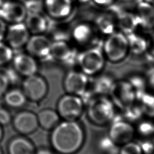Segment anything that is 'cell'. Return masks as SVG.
I'll list each match as a JSON object with an SVG mask.
<instances>
[{"instance_id": "52a82bcc", "label": "cell", "mask_w": 154, "mask_h": 154, "mask_svg": "<svg viewBox=\"0 0 154 154\" xmlns=\"http://www.w3.org/2000/svg\"><path fill=\"white\" fill-rule=\"evenodd\" d=\"M108 96L115 107L123 110L136 102L137 94L127 79L114 81Z\"/></svg>"}, {"instance_id": "3957f363", "label": "cell", "mask_w": 154, "mask_h": 154, "mask_svg": "<svg viewBox=\"0 0 154 154\" xmlns=\"http://www.w3.org/2000/svg\"><path fill=\"white\" fill-rule=\"evenodd\" d=\"M106 59L99 45L84 49L76 57L78 70L88 76H94L103 70Z\"/></svg>"}, {"instance_id": "1f68e13d", "label": "cell", "mask_w": 154, "mask_h": 154, "mask_svg": "<svg viewBox=\"0 0 154 154\" xmlns=\"http://www.w3.org/2000/svg\"><path fill=\"white\" fill-rule=\"evenodd\" d=\"M13 58L12 49L7 45L0 42V66L10 63Z\"/></svg>"}, {"instance_id": "ac0fdd59", "label": "cell", "mask_w": 154, "mask_h": 154, "mask_svg": "<svg viewBox=\"0 0 154 154\" xmlns=\"http://www.w3.org/2000/svg\"><path fill=\"white\" fill-rule=\"evenodd\" d=\"M134 12L138 19L140 27L147 30L154 29V5L153 4L140 0L136 5Z\"/></svg>"}, {"instance_id": "5bb4252c", "label": "cell", "mask_w": 154, "mask_h": 154, "mask_svg": "<svg viewBox=\"0 0 154 154\" xmlns=\"http://www.w3.org/2000/svg\"><path fill=\"white\" fill-rule=\"evenodd\" d=\"M29 31L22 22L13 23L7 29L5 38L11 49H19L25 46L29 37Z\"/></svg>"}, {"instance_id": "ab89813d", "label": "cell", "mask_w": 154, "mask_h": 154, "mask_svg": "<svg viewBox=\"0 0 154 154\" xmlns=\"http://www.w3.org/2000/svg\"><path fill=\"white\" fill-rule=\"evenodd\" d=\"M34 154H54V153L52 150L48 148L42 147L35 150Z\"/></svg>"}, {"instance_id": "83f0119b", "label": "cell", "mask_w": 154, "mask_h": 154, "mask_svg": "<svg viewBox=\"0 0 154 154\" xmlns=\"http://www.w3.org/2000/svg\"><path fill=\"white\" fill-rule=\"evenodd\" d=\"M152 120L142 118L134 126L135 136L140 137L142 141L154 135V121Z\"/></svg>"}, {"instance_id": "8992f818", "label": "cell", "mask_w": 154, "mask_h": 154, "mask_svg": "<svg viewBox=\"0 0 154 154\" xmlns=\"http://www.w3.org/2000/svg\"><path fill=\"white\" fill-rule=\"evenodd\" d=\"M99 35L94 23L86 21L77 23L70 32L73 42L82 49L99 45Z\"/></svg>"}, {"instance_id": "f35d334b", "label": "cell", "mask_w": 154, "mask_h": 154, "mask_svg": "<svg viewBox=\"0 0 154 154\" xmlns=\"http://www.w3.org/2000/svg\"><path fill=\"white\" fill-rule=\"evenodd\" d=\"M7 31L6 25L4 20L0 17V42H2L3 38L5 36Z\"/></svg>"}, {"instance_id": "7c38bea8", "label": "cell", "mask_w": 154, "mask_h": 154, "mask_svg": "<svg viewBox=\"0 0 154 154\" xmlns=\"http://www.w3.org/2000/svg\"><path fill=\"white\" fill-rule=\"evenodd\" d=\"M27 13L26 7L22 3L16 1L4 2L0 7L1 18L12 23L22 22Z\"/></svg>"}, {"instance_id": "ba28073f", "label": "cell", "mask_w": 154, "mask_h": 154, "mask_svg": "<svg viewBox=\"0 0 154 154\" xmlns=\"http://www.w3.org/2000/svg\"><path fill=\"white\" fill-rule=\"evenodd\" d=\"M109 124L108 137L119 147L132 141L135 137L134 125L122 117L116 119L115 116Z\"/></svg>"}, {"instance_id": "7bdbcfd3", "label": "cell", "mask_w": 154, "mask_h": 154, "mask_svg": "<svg viewBox=\"0 0 154 154\" xmlns=\"http://www.w3.org/2000/svg\"><path fill=\"white\" fill-rule=\"evenodd\" d=\"M78 1H79V2H85L88 1L89 0H78Z\"/></svg>"}, {"instance_id": "30bf717a", "label": "cell", "mask_w": 154, "mask_h": 154, "mask_svg": "<svg viewBox=\"0 0 154 154\" xmlns=\"http://www.w3.org/2000/svg\"><path fill=\"white\" fill-rule=\"evenodd\" d=\"M90 78L79 70H72L65 75L63 88L66 93L82 97L87 92Z\"/></svg>"}, {"instance_id": "277c9868", "label": "cell", "mask_w": 154, "mask_h": 154, "mask_svg": "<svg viewBox=\"0 0 154 154\" xmlns=\"http://www.w3.org/2000/svg\"><path fill=\"white\" fill-rule=\"evenodd\" d=\"M106 60L112 63L123 61L129 54L127 36L119 30L106 35L102 46Z\"/></svg>"}, {"instance_id": "9a60e30c", "label": "cell", "mask_w": 154, "mask_h": 154, "mask_svg": "<svg viewBox=\"0 0 154 154\" xmlns=\"http://www.w3.org/2000/svg\"><path fill=\"white\" fill-rule=\"evenodd\" d=\"M52 42L45 35L34 34L29 38L25 46L28 53L32 57L37 58H46L50 57V51Z\"/></svg>"}, {"instance_id": "ee69618b", "label": "cell", "mask_w": 154, "mask_h": 154, "mask_svg": "<svg viewBox=\"0 0 154 154\" xmlns=\"http://www.w3.org/2000/svg\"><path fill=\"white\" fill-rule=\"evenodd\" d=\"M3 2H4V0H0V7L3 4Z\"/></svg>"}, {"instance_id": "6da1fadb", "label": "cell", "mask_w": 154, "mask_h": 154, "mask_svg": "<svg viewBox=\"0 0 154 154\" xmlns=\"http://www.w3.org/2000/svg\"><path fill=\"white\" fill-rule=\"evenodd\" d=\"M51 131L50 143L58 154H75L84 144V129L78 120H63Z\"/></svg>"}, {"instance_id": "f546056e", "label": "cell", "mask_w": 154, "mask_h": 154, "mask_svg": "<svg viewBox=\"0 0 154 154\" xmlns=\"http://www.w3.org/2000/svg\"><path fill=\"white\" fill-rule=\"evenodd\" d=\"M134 88L137 95L147 90L145 76L140 75H132L126 79Z\"/></svg>"}, {"instance_id": "603a6c76", "label": "cell", "mask_w": 154, "mask_h": 154, "mask_svg": "<svg viewBox=\"0 0 154 154\" xmlns=\"http://www.w3.org/2000/svg\"><path fill=\"white\" fill-rule=\"evenodd\" d=\"M25 20V24L29 32L34 34H41L47 29L48 22L46 19L37 11L28 12Z\"/></svg>"}, {"instance_id": "484cf974", "label": "cell", "mask_w": 154, "mask_h": 154, "mask_svg": "<svg viewBox=\"0 0 154 154\" xmlns=\"http://www.w3.org/2000/svg\"><path fill=\"white\" fill-rule=\"evenodd\" d=\"M136 103L143 117L154 119V93L146 90L137 94Z\"/></svg>"}, {"instance_id": "60d3db41", "label": "cell", "mask_w": 154, "mask_h": 154, "mask_svg": "<svg viewBox=\"0 0 154 154\" xmlns=\"http://www.w3.org/2000/svg\"><path fill=\"white\" fill-rule=\"evenodd\" d=\"M4 137V131L2 129V126L0 125V142L2 141Z\"/></svg>"}, {"instance_id": "8fae6325", "label": "cell", "mask_w": 154, "mask_h": 154, "mask_svg": "<svg viewBox=\"0 0 154 154\" xmlns=\"http://www.w3.org/2000/svg\"><path fill=\"white\" fill-rule=\"evenodd\" d=\"M11 121L15 131L22 135L32 134L39 126L37 115L28 110L18 112Z\"/></svg>"}, {"instance_id": "7a4b0ae2", "label": "cell", "mask_w": 154, "mask_h": 154, "mask_svg": "<svg viewBox=\"0 0 154 154\" xmlns=\"http://www.w3.org/2000/svg\"><path fill=\"white\" fill-rule=\"evenodd\" d=\"M115 108L108 95H92L85 102L87 118L97 126L109 124L116 116Z\"/></svg>"}, {"instance_id": "d590c367", "label": "cell", "mask_w": 154, "mask_h": 154, "mask_svg": "<svg viewBox=\"0 0 154 154\" xmlns=\"http://www.w3.org/2000/svg\"><path fill=\"white\" fill-rule=\"evenodd\" d=\"M145 79L147 90L154 93V69L146 75Z\"/></svg>"}, {"instance_id": "e0dca14e", "label": "cell", "mask_w": 154, "mask_h": 154, "mask_svg": "<svg viewBox=\"0 0 154 154\" xmlns=\"http://www.w3.org/2000/svg\"><path fill=\"white\" fill-rule=\"evenodd\" d=\"M75 57V51L72 45L66 40H56L52 42L50 57L54 60L60 63H67L71 62Z\"/></svg>"}, {"instance_id": "f1b7e54d", "label": "cell", "mask_w": 154, "mask_h": 154, "mask_svg": "<svg viewBox=\"0 0 154 154\" xmlns=\"http://www.w3.org/2000/svg\"><path fill=\"white\" fill-rule=\"evenodd\" d=\"M122 111H123V116L122 117L132 124L138 122L144 117L136 102L133 105Z\"/></svg>"}, {"instance_id": "bcb514c9", "label": "cell", "mask_w": 154, "mask_h": 154, "mask_svg": "<svg viewBox=\"0 0 154 154\" xmlns=\"http://www.w3.org/2000/svg\"><path fill=\"white\" fill-rule=\"evenodd\" d=\"M31 1H34V0H31Z\"/></svg>"}, {"instance_id": "44dd1931", "label": "cell", "mask_w": 154, "mask_h": 154, "mask_svg": "<svg viewBox=\"0 0 154 154\" xmlns=\"http://www.w3.org/2000/svg\"><path fill=\"white\" fill-rule=\"evenodd\" d=\"M35 151L32 142L23 135L13 138L7 146L8 154H34Z\"/></svg>"}, {"instance_id": "4316f807", "label": "cell", "mask_w": 154, "mask_h": 154, "mask_svg": "<svg viewBox=\"0 0 154 154\" xmlns=\"http://www.w3.org/2000/svg\"><path fill=\"white\" fill-rule=\"evenodd\" d=\"M3 96L5 103L11 108H22L27 101L22 90L17 88L8 90Z\"/></svg>"}, {"instance_id": "4dcf8cb0", "label": "cell", "mask_w": 154, "mask_h": 154, "mask_svg": "<svg viewBox=\"0 0 154 154\" xmlns=\"http://www.w3.org/2000/svg\"><path fill=\"white\" fill-rule=\"evenodd\" d=\"M119 154H143L140 144L133 140L120 146Z\"/></svg>"}, {"instance_id": "5b68a950", "label": "cell", "mask_w": 154, "mask_h": 154, "mask_svg": "<svg viewBox=\"0 0 154 154\" xmlns=\"http://www.w3.org/2000/svg\"><path fill=\"white\" fill-rule=\"evenodd\" d=\"M85 110V103L82 97L66 93L57 103V111L64 120H78Z\"/></svg>"}, {"instance_id": "7402d4cb", "label": "cell", "mask_w": 154, "mask_h": 154, "mask_svg": "<svg viewBox=\"0 0 154 154\" xmlns=\"http://www.w3.org/2000/svg\"><path fill=\"white\" fill-rule=\"evenodd\" d=\"M100 34L108 35L117 30L116 13L110 12L99 14L93 22Z\"/></svg>"}, {"instance_id": "e575fe53", "label": "cell", "mask_w": 154, "mask_h": 154, "mask_svg": "<svg viewBox=\"0 0 154 154\" xmlns=\"http://www.w3.org/2000/svg\"><path fill=\"white\" fill-rule=\"evenodd\" d=\"M9 80L4 72H0V97L2 96L8 90Z\"/></svg>"}, {"instance_id": "cb8c5ba5", "label": "cell", "mask_w": 154, "mask_h": 154, "mask_svg": "<svg viewBox=\"0 0 154 154\" xmlns=\"http://www.w3.org/2000/svg\"><path fill=\"white\" fill-rule=\"evenodd\" d=\"M129 44V53L134 55H142L147 52L149 37L136 31L126 35Z\"/></svg>"}, {"instance_id": "74e56055", "label": "cell", "mask_w": 154, "mask_h": 154, "mask_svg": "<svg viewBox=\"0 0 154 154\" xmlns=\"http://www.w3.org/2000/svg\"><path fill=\"white\" fill-rule=\"evenodd\" d=\"M147 52L154 58V32L149 37V46Z\"/></svg>"}, {"instance_id": "f6af8a7d", "label": "cell", "mask_w": 154, "mask_h": 154, "mask_svg": "<svg viewBox=\"0 0 154 154\" xmlns=\"http://www.w3.org/2000/svg\"><path fill=\"white\" fill-rule=\"evenodd\" d=\"M0 154H4L3 152H2V150L1 149V148L0 147Z\"/></svg>"}, {"instance_id": "d4e9b609", "label": "cell", "mask_w": 154, "mask_h": 154, "mask_svg": "<svg viewBox=\"0 0 154 154\" xmlns=\"http://www.w3.org/2000/svg\"><path fill=\"white\" fill-rule=\"evenodd\" d=\"M37 115L38 126L45 130L54 129L60 122V117L57 111L51 108L40 110Z\"/></svg>"}, {"instance_id": "ffe728a7", "label": "cell", "mask_w": 154, "mask_h": 154, "mask_svg": "<svg viewBox=\"0 0 154 154\" xmlns=\"http://www.w3.org/2000/svg\"><path fill=\"white\" fill-rule=\"evenodd\" d=\"M92 77V80L89 81L87 90H91L90 96L98 94L108 96L110 89L114 82L112 77L107 75H100V73Z\"/></svg>"}, {"instance_id": "d6a6232c", "label": "cell", "mask_w": 154, "mask_h": 154, "mask_svg": "<svg viewBox=\"0 0 154 154\" xmlns=\"http://www.w3.org/2000/svg\"><path fill=\"white\" fill-rule=\"evenodd\" d=\"M140 146L143 154H154V135L143 140Z\"/></svg>"}, {"instance_id": "836d02e7", "label": "cell", "mask_w": 154, "mask_h": 154, "mask_svg": "<svg viewBox=\"0 0 154 154\" xmlns=\"http://www.w3.org/2000/svg\"><path fill=\"white\" fill-rule=\"evenodd\" d=\"M12 120L10 112L5 108L0 106V125L6 126Z\"/></svg>"}, {"instance_id": "9c48e42d", "label": "cell", "mask_w": 154, "mask_h": 154, "mask_svg": "<svg viewBox=\"0 0 154 154\" xmlns=\"http://www.w3.org/2000/svg\"><path fill=\"white\" fill-rule=\"evenodd\" d=\"M22 90L27 100L38 102L47 95L48 84L43 76L36 73L25 78L22 82Z\"/></svg>"}, {"instance_id": "4fadbf2b", "label": "cell", "mask_w": 154, "mask_h": 154, "mask_svg": "<svg viewBox=\"0 0 154 154\" xmlns=\"http://www.w3.org/2000/svg\"><path fill=\"white\" fill-rule=\"evenodd\" d=\"M45 8L52 18L62 20L69 17L74 9V0H45Z\"/></svg>"}, {"instance_id": "d6986e66", "label": "cell", "mask_w": 154, "mask_h": 154, "mask_svg": "<svg viewBox=\"0 0 154 154\" xmlns=\"http://www.w3.org/2000/svg\"><path fill=\"white\" fill-rule=\"evenodd\" d=\"M117 28L126 35L137 31L140 27L139 21L135 12L121 11L116 14Z\"/></svg>"}, {"instance_id": "2e32d148", "label": "cell", "mask_w": 154, "mask_h": 154, "mask_svg": "<svg viewBox=\"0 0 154 154\" xmlns=\"http://www.w3.org/2000/svg\"><path fill=\"white\" fill-rule=\"evenodd\" d=\"M12 60L13 69L19 76L25 78L37 73L38 68L37 61L29 54H19Z\"/></svg>"}, {"instance_id": "b9f144b4", "label": "cell", "mask_w": 154, "mask_h": 154, "mask_svg": "<svg viewBox=\"0 0 154 154\" xmlns=\"http://www.w3.org/2000/svg\"><path fill=\"white\" fill-rule=\"evenodd\" d=\"M143 1H144L146 2H149V3H151V4H154V0H143Z\"/></svg>"}, {"instance_id": "8d00e7d4", "label": "cell", "mask_w": 154, "mask_h": 154, "mask_svg": "<svg viewBox=\"0 0 154 154\" xmlns=\"http://www.w3.org/2000/svg\"><path fill=\"white\" fill-rule=\"evenodd\" d=\"M96 5L102 8L111 7L116 0H91Z\"/></svg>"}]
</instances>
